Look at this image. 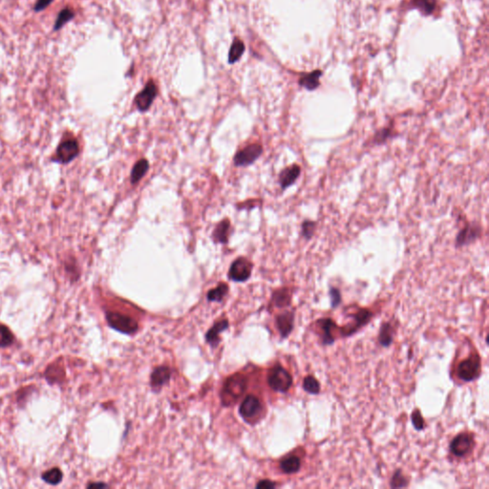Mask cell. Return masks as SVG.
I'll return each instance as SVG.
<instances>
[{
    "mask_svg": "<svg viewBox=\"0 0 489 489\" xmlns=\"http://www.w3.org/2000/svg\"><path fill=\"white\" fill-rule=\"evenodd\" d=\"M74 18V13L72 10L66 8L64 10H62L59 14H58V17L56 20V25H55V30H58L60 29L63 25L65 24L66 22L70 21L72 19Z\"/></svg>",
    "mask_w": 489,
    "mask_h": 489,
    "instance_id": "cell-29",
    "label": "cell"
},
{
    "mask_svg": "<svg viewBox=\"0 0 489 489\" xmlns=\"http://www.w3.org/2000/svg\"><path fill=\"white\" fill-rule=\"evenodd\" d=\"M412 421H413V424H414L416 430H422L424 428V420H423V417L418 410H416L413 413Z\"/></svg>",
    "mask_w": 489,
    "mask_h": 489,
    "instance_id": "cell-33",
    "label": "cell"
},
{
    "mask_svg": "<svg viewBox=\"0 0 489 489\" xmlns=\"http://www.w3.org/2000/svg\"><path fill=\"white\" fill-rule=\"evenodd\" d=\"M228 287L225 283H221L215 289L211 290L207 294V298L209 301H221L225 295L227 294Z\"/></svg>",
    "mask_w": 489,
    "mask_h": 489,
    "instance_id": "cell-27",
    "label": "cell"
},
{
    "mask_svg": "<svg viewBox=\"0 0 489 489\" xmlns=\"http://www.w3.org/2000/svg\"><path fill=\"white\" fill-rule=\"evenodd\" d=\"M157 96V87L155 83L150 80L147 82L146 87L136 96L135 104L141 112H146L151 106L153 100Z\"/></svg>",
    "mask_w": 489,
    "mask_h": 489,
    "instance_id": "cell-9",
    "label": "cell"
},
{
    "mask_svg": "<svg viewBox=\"0 0 489 489\" xmlns=\"http://www.w3.org/2000/svg\"><path fill=\"white\" fill-rule=\"evenodd\" d=\"M244 51V46L243 41L240 40L239 38H235L231 44L230 50H229V55H228L229 63L236 62L241 57Z\"/></svg>",
    "mask_w": 489,
    "mask_h": 489,
    "instance_id": "cell-22",
    "label": "cell"
},
{
    "mask_svg": "<svg viewBox=\"0 0 489 489\" xmlns=\"http://www.w3.org/2000/svg\"><path fill=\"white\" fill-rule=\"evenodd\" d=\"M42 479L49 485H57L62 480V473L58 468H53L43 473Z\"/></svg>",
    "mask_w": 489,
    "mask_h": 489,
    "instance_id": "cell-25",
    "label": "cell"
},
{
    "mask_svg": "<svg viewBox=\"0 0 489 489\" xmlns=\"http://www.w3.org/2000/svg\"><path fill=\"white\" fill-rule=\"evenodd\" d=\"M252 264L244 257L237 258L230 266L228 277L236 282H244L251 274Z\"/></svg>",
    "mask_w": 489,
    "mask_h": 489,
    "instance_id": "cell-6",
    "label": "cell"
},
{
    "mask_svg": "<svg viewBox=\"0 0 489 489\" xmlns=\"http://www.w3.org/2000/svg\"><path fill=\"white\" fill-rule=\"evenodd\" d=\"M105 487L106 486L103 484H92L88 486V488H105Z\"/></svg>",
    "mask_w": 489,
    "mask_h": 489,
    "instance_id": "cell-37",
    "label": "cell"
},
{
    "mask_svg": "<svg viewBox=\"0 0 489 489\" xmlns=\"http://www.w3.org/2000/svg\"><path fill=\"white\" fill-rule=\"evenodd\" d=\"M269 387L276 392L285 393L288 391L293 384V377L291 374L283 367H273L269 372L268 376Z\"/></svg>",
    "mask_w": 489,
    "mask_h": 489,
    "instance_id": "cell-2",
    "label": "cell"
},
{
    "mask_svg": "<svg viewBox=\"0 0 489 489\" xmlns=\"http://www.w3.org/2000/svg\"><path fill=\"white\" fill-rule=\"evenodd\" d=\"M79 152L78 144L75 139H67L59 144L56 150V159L59 163L67 164L73 161Z\"/></svg>",
    "mask_w": 489,
    "mask_h": 489,
    "instance_id": "cell-8",
    "label": "cell"
},
{
    "mask_svg": "<svg viewBox=\"0 0 489 489\" xmlns=\"http://www.w3.org/2000/svg\"><path fill=\"white\" fill-rule=\"evenodd\" d=\"M106 319L113 329L123 334L132 335L138 330V323L128 316L118 313H107Z\"/></svg>",
    "mask_w": 489,
    "mask_h": 489,
    "instance_id": "cell-4",
    "label": "cell"
},
{
    "mask_svg": "<svg viewBox=\"0 0 489 489\" xmlns=\"http://www.w3.org/2000/svg\"><path fill=\"white\" fill-rule=\"evenodd\" d=\"M272 302L278 308L288 306L291 303V294L289 290L281 289L276 291L272 296Z\"/></svg>",
    "mask_w": 489,
    "mask_h": 489,
    "instance_id": "cell-21",
    "label": "cell"
},
{
    "mask_svg": "<svg viewBox=\"0 0 489 489\" xmlns=\"http://www.w3.org/2000/svg\"><path fill=\"white\" fill-rule=\"evenodd\" d=\"M481 367L480 357L477 355H472L467 359L460 362L457 368V376L465 382L472 381L480 376Z\"/></svg>",
    "mask_w": 489,
    "mask_h": 489,
    "instance_id": "cell-3",
    "label": "cell"
},
{
    "mask_svg": "<svg viewBox=\"0 0 489 489\" xmlns=\"http://www.w3.org/2000/svg\"><path fill=\"white\" fill-rule=\"evenodd\" d=\"M474 446L473 437L469 434L462 433L458 435L450 444L451 452L457 457H464L468 454Z\"/></svg>",
    "mask_w": 489,
    "mask_h": 489,
    "instance_id": "cell-10",
    "label": "cell"
},
{
    "mask_svg": "<svg viewBox=\"0 0 489 489\" xmlns=\"http://www.w3.org/2000/svg\"><path fill=\"white\" fill-rule=\"evenodd\" d=\"M301 466V460L299 457L291 455L286 457L280 462V468L286 474L296 473Z\"/></svg>",
    "mask_w": 489,
    "mask_h": 489,
    "instance_id": "cell-16",
    "label": "cell"
},
{
    "mask_svg": "<svg viewBox=\"0 0 489 489\" xmlns=\"http://www.w3.org/2000/svg\"><path fill=\"white\" fill-rule=\"evenodd\" d=\"M378 340H379V343L384 347H387L391 344L393 341V330H392L391 325L389 323L382 324V326L380 328L379 336H378Z\"/></svg>",
    "mask_w": 489,
    "mask_h": 489,
    "instance_id": "cell-23",
    "label": "cell"
},
{
    "mask_svg": "<svg viewBox=\"0 0 489 489\" xmlns=\"http://www.w3.org/2000/svg\"><path fill=\"white\" fill-rule=\"evenodd\" d=\"M318 324H319V328L322 329V331H323V335H322L323 343H325V344H332V343L334 342L335 339L333 338L332 332H333V329L336 327V325L334 324L333 320H331V319H321V320L318 321Z\"/></svg>",
    "mask_w": 489,
    "mask_h": 489,
    "instance_id": "cell-20",
    "label": "cell"
},
{
    "mask_svg": "<svg viewBox=\"0 0 489 489\" xmlns=\"http://www.w3.org/2000/svg\"><path fill=\"white\" fill-rule=\"evenodd\" d=\"M482 227L475 223H468L465 227L458 233L456 237V246L462 247L474 243L481 237Z\"/></svg>",
    "mask_w": 489,
    "mask_h": 489,
    "instance_id": "cell-7",
    "label": "cell"
},
{
    "mask_svg": "<svg viewBox=\"0 0 489 489\" xmlns=\"http://www.w3.org/2000/svg\"><path fill=\"white\" fill-rule=\"evenodd\" d=\"M227 327H228L227 320H223L219 323L215 324L207 334V342L210 343L212 346H216L217 343L219 342V335L222 332L226 331Z\"/></svg>",
    "mask_w": 489,
    "mask_h": 489,
    "instance_id": "cell-19",
    "label": "cell"
},
{
    "mask_svg": "<svg viewBox=\"0 0 489 489\" xmlns=\"http://www.w3.org/2000/svg\"><path fill=\"white\" fill-rule=\"evenodd\" d=\"M407 486V480L406 478L401 474L400 471H396L392 479L391 487L393 489L395 488H404Z\"/></svg>",
    "mask_w": 489,
    "mask_h": 489,
    "instance_id": "cell-32",
    "label": "cell"
},
{
    "mask_svg": "<svg viewBox=\"0 0 489 489\" xmlns=\"http://www.w3.org/2000/svg\"><path fill=\"white\" fill-rule=\"evenodd\" d=\"M13 341L14 336L11 331L7 327L0 325V347H7L11 345Z\"/></svg>",
    "mask_w": 489,
    "mask_h": 489,
    "instance_id": "cell-31",
    "label": "cell"
},
{
    "mask_svg": "<svg viewBox=\"0 0 489 489\" xmlns=\"http://www.w3.org/2000/svg\"><path fill=\"white\" fill-rule=\"evenodd\" d=\"M321 75H322V72L319 71V70L308 74V75H304V76H302L300 78L299 84L301 86L305 87L307 90H310V91L316 90L318 86L320 85L319 77H320Z\"/></svg>",
    "mask_w": 489,
    "mask_h": 489,
    "instance_id": "cell-17",
    "label": "cell"
},
{
    "mask_svg": "<svg viewBox=\"0 0 489 489\" xmlns=\"http://www.w3.org/2000/svg\"><path fill=\"white\" fill-rule=\"evenodd\" d=\"M54 0H38L35 5V11L40 12L47 8Z\"/></svg>",
    "mask_w": 489,
    "mask_h": 489,
    "instance_id": "cell-35",
    "label": "cell"
},
{
    "mask_svg": "<svg viewBox=\"0 0 489 489\" xmlns=\"http://www.w3.org/2000/svg\"><path fill=\"white\" fill-rule=\"evenodd\" d=\"M263 153V147L259 144H252L238 151L234 157L236 167H245L254 163Z\"/></svg>",
    "mask_w": 489,
    "mask_h": 489,
    "instance_id": "cell-5",
    "label": "cell"
},
{
    "mask_svg": "<svg viewBox=\"0 0 489 489\" xmlns=\"http://www.w3.org/2000/svg\"><path fill=\"white\" fill-rule=\"evenodd\" d=\"M261 410H262V405L260 400L253 395H250L246 396L244 401L242 402L240 407V414L244 419L247 420L254 418L257 415H259Z\"/></svg>",
    "mask_w": 489,
    "mask_h": 489,
    "instance_id": "cell-11",
    "label": "cell"
},
{
    "mask_svg": "<svg viewBox=\"0 0 489 489\" xmlns=\"http://www.w3.org/2000/svg\"><path fill=\"white\" fill-rule=\"evenodd\" d=\"M303 388L304 390L313 395H318L320 392V384L318 381V379L312 376H308L307 377L304 378L303 381Z\"/></svg>",
    "mask_w": 489,
    "mask_h": 489,
    "instance_id": "cell-28",
    "label": "cell"
},
{
    "mask_svg": "<svg viewBox=\"0 0 489 489\" xmlns=\"http://www.w3.org/2000/svg\"><path fill=\"white\" fill-rule=\"evenodd\" d=\"M301 174V168L298 165H293L284 169L279 174V184L283 190L293 186Z\"/></svg>",
    "mask_w": 489,
    "mask_h": 489,
    "instance_id": "cell-12",
    "label": "cell"
},
{
    "mask_svg": "<svg viewBox=\"0 0 489 489\" xmlns=\"http://www.w3.org/2000/svg\"><path fill=\"white\" fill-rule=\"evenodd\" d=\"M169 379L170 370L168 367H159L152 373L151 385L153 388H159L168 383Z\"/></svg>",
    "mask_w": 489,
    "mask_h": 489,
    "instance_id": "cell-14",
    "label": "cell"
},
{
    "mask_svg": "<svg viewBox=\"0 0 489 489\" xmlns=\"http://www.w3.org/2000/svg\"><path fill=\"white\" fill-rule=\"evenodd\" d=\"M148 169H149V164H148L147 160L142 159V160L138 161L134 165L132 171H131V176H130L131 183L133 185L139 183L140 180L147 174Z\"/></svg>",
    "mask_w": 489,
    "mask_h": 489,
    "instance_id": "cell-18",
    "label": "cell"
},
{
    "mask_svg": "<svg viewBox=\"0 0 489 489\" xmlns=\"http://www.w3.org/2000/svg\"><path fill=\"white\" fill-rule=\"evenodd\" d=\"M413 4L424 15H430L435 10L436 0H413Z\"/></svg>",
    "mask_w": 489,
    "mask_h": 489,
    "instance_id": "cell-26",
    "label": "cell"
},
{
    "mask_svg": "<svg viewBox=\"0 0 489 489\" xmlns=\"http://www.w3.org/2000/svg\"><path fill=\"white\" fill-rule=\"evenodd\" d=\"M330 296H331V301H332V306L333 308L337 307L340 301H341V295H340V293L338 289H335V288H332L331 291H330Z\"/></svg>",
    "mask_w": 489,
    "mask_h": 489,
    "instance_id": "cell-34",
    "label": "cell"
},
{
    "mask_svg": "<svg viewBox=\"0 0 489 489\" xmlns=\"http://www.w3.org/2000/svg\"><path fill=\"white\" fill-rule=\"evenodd\" d=\"M294 317L292 313H284L277 318V327L283 338H287L294 328Z\"/></svg>",
    "mask_w": 489,
    "mask_h": 489,
    "instance_id": "cell-13",
    "label": "cell"
},
{
    "mask_svg": "<svg viewBox=\"0 0 489 489\" xmlns=\"http://www.w3.org/2000/svg\"><path fill=\"white\" fill-rule=\"evenodd\" d=\"M392 136H393V131H392V127H385V128H381L379 129L377 132H376V134L374 135V138L372 140V143L376 146H379V145H382L384 144L386 141H388L389 139H391Z\"/></svg>",
    "mask_w": 489,
    "mask_h": 489,
    "instance_id": "cell-24",
    "label": "cell"
},
{
    "mask_svg": "<svg viewBox=\"0 0 489 489\" xmlns=\"http://www.w3.org/2000/svg\"><path fill=\"white\" fill-rule=\"evenodd\" d=\"M230 227V223L228 219H224L221 221L220 223L216 226L212 238L214 242L221 243V244H226L227 243V238H228V230Z\"/></svg>",
    "mask_w": 489,
    "mask_h": 489,
    "instance_id": "cell-15",
    "label": "cell"
},
{
    "mask_svg": "<svg viewBox=\"0 0 489 489\" xmlns=\"http://www.w3.org/2000/svg\"><path fill=\"white\" fill-rule=\"evenodd\" d=\"M246 389V379L241 375H236L229 377L224 386L222 399L225 404H231L236 402L244 394Z\"/></svg>",
    "mask_w": 489,
    "mask_h": 489,
    "instance_id": "cell-1",
    "label": "cell"
},
{
    "mask_svg": "<svg viewBox=\"0 0 489 489\" xmlns=\"http://www.w3.org/2000/svg\"><path fill=\"white\" fill-rule=\"evenodd\" d=\"M256 487H257V489H273V488H275V484L270 481L265 480V481L259 482Z\"/></svg>",
    "mask_w": 489,
    "mask_h": 489,
    "instance_id": "cell-36",
    "label": "cell"
},
{
    "mask_svg": "<svg viewBox=\"0 0 489 489\" xmlns=\"http://www.w3.org/2000/svg\"><path fill=\"white\" fill-rule=\"evenodd\" d=\"M316 228H317L316 222L311 220L304 221L302 224V226H301V232H302L303 237L307 240H310L313 237V235L316 231Z\"/></svg>",
    "mask_w": 489,
    "mask_h": 489,
    "instance_id": "cell-30",
    "label": "cell"
}]
</instances>
